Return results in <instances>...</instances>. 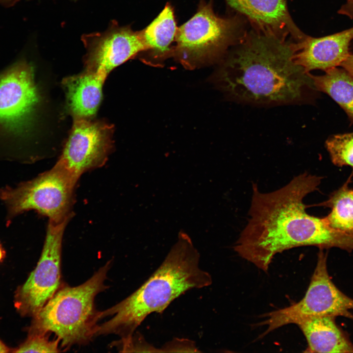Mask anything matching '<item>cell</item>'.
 Returning a JSON list of instances; mask_svg holds the SVG:
<instances>
[{
  "label": "cell",
  "instance_id": "cell-16",
  "mask_svg": "<svg viewBox=\"0 0 353 353\" xmlns=\"http://www.w3.org/2000/svg\"><path fill=\"white\" fill-rule=\"evenodd\" d=\"M174 8L167 3L154 20L142 30L146 50L141 53L153 62L173 56L177 30Z\"/></svg>",
  "mask_w": 353,
  "mask_h": 353
},
{
  "label": "cell",
  "instance_id": "cell-25",
  "mask_svg": "<svg viewBox=\"0 0 353 353\" xmlns=\"http://www.w3.org/2000/svg\"><path fill=\"white\" fill-rule=\"evenodd\" d=\"M10 349L7 347L0 339V353L10 352Z\"/></svg>",
  "mask_w": 353,
  "mask_h": 353
},
{
  "label": "cell",
  "instance_id": "cell-3",
  "mask_svg": "<svg viewBox=\"0 0 353 353\" xmlns=\"http://www.w3.org/2000/svg\"><path fill=\"white\" fill-rule=\"evenodd\" d=\"M200 254L191 240L181 236L157 270L135 291L110 308L101 311V319L112 317L98 325L96 336L133 335L146 317L162 313L176 298L189 290L212 283L211 275L199 266Z\"/></svg>",
  "mask_w": 353,
  "mask_h": 353
},
{
  "label": "cell",
  "instance_id": "cell-18",
  "mask_svg": "<svg viewBox=\"0 0 353 353\" xmlns=\"http://www.w3.org/2000/svg\"><path fill=\"white\" fill-rule=\"evenodd\" d=\"M351 177L321 205L331 209L323 218L326 223L333 229L353 236V188L349 185Z\"/></svg>",
  "mask_w": 353,
  "mask_h": 353
},
{
  "label": "cell",
  "instance_id": "cell-10",
  "mask_svg": "<svg viewBox=\"0 0 353 353\" xmlns=\"http://www.w3.org/2000/svg\"><path fill=\"white\" fill-rule=\"evenodd\" d=\"M85 69L106 76L115 68L146 50L142 31L120 25L115 20L102 32L84 34Z\"/></svg>",
  "mask_w": 353,
  "mask_h": 353
},
{
  "label": "cell",
  "instance_id": "cell-21",
  "mask_svg": "<svg viewBox=\"0 0 353 353\" xmlns=\"http://www.w3.org/2000/svg\"><path fill=\"white\" fill-rule=\"evenodd\" d=\"M112 346L117 347L121 352L162 353L160 348H156L150 344L139 333L134 332L130 336L121 338L113 342Z\"/></svg>",
  "mask_w": 353,
  "mask_h": 353
},
{
  "label": "cell",
  "instance_id": "cell-19",
  "mask_svg": "<svg viewBox=\"0 0 353 353\" xmlns=\"http://www.w3.org/2000/svg\"><path fill=\"white\" fill-rule=\"evenodd\" d=\"M326 147L334 165L353 168V132L330 136L326 141Z\"/></svg>",
  "mask_w": 353,
  "mask_h": 353
},
{
  "label": "cell",
  "instance_id": "cell-11",
  "mask_svg": "<svg viewBox=\"0 0 353 353\" xmlns=\"http://www.w3.org/2000/svg\"><path fill=\"white\" fill-rule=\"evenodd\" d=\"M228 5L250 21L254 28L280 39L299 42L307 35L295 25L286 0H226Z\"/></svg>",
  "mask_w": 353,
  "mask_h": 353
},
{
  "label": "cell",
  "instance_id": "cell-7",
  "mask_svg": "<svg viewBox=\"0 0 353 353\" xmlns=\"http://www.w3.org/2000/svg\"><path fill=\"white\" fill-rule=\"evenodd\" d=\"M69 220L58 223L49 222L37 266L15 293V306L23 316L35 315L61 286L62 240Z\"/></svg>",
  "mask_w": 353,
  "mask_h": 353
},
{
  "label": "cell",
  "instance_id": "cell-5",
  "mask_svg": "<svg viewBox=\"0 0 353 353\" xmlns=\"http://www.w3.org/2000/svg\"><path fill=\"white\" fill-rule=\"evenodd\" d=\"M244 24L239 15H217L212 0H200L195 14L177 28L172 56L190 69L221 62L246 33Z\"/></svg>",
  "mask_w": 353,
  "mask_h": 353
},
{
  "label": "cell",
  "instance_id": "cell-24",
  "mask_svg": "<svg viewBox=\"0 0 353 353\" xmlns=\"http://www.w3.org/2000/svg\"><path fill=\"white\" fill-rule=\"evenodd\" d=\"M340 66L346 70L353 77V54L350 53Z\"/></svg>",
  "mask_w": 353,
  "mask_h": 353
},
{
  "label": "cell",
  "instance_id": "cell-12",
  "mask_svg": "<svg viewBox=\"0 0 353 353\" xmlns=\"http://www.w3.org/2000/svg\"><path fill=\"white\" fill-rule=\"evenodd\" d=\"M31 66L21 62L0 79V122L15 124L38 101Z\"/></svg>",
  "mask_w": 353,
  "mask_h": 353
},
{
  "label": "cell",
  "instance_id": "cell-22",
  "mask_svg": "<svg viewBox=\"0 0 353 353\" xmlns=\"http://www.w3.org/2000/svg\"><path fill=\"white\" fill-rule=\"evenodd\" d=\"M160 349L162 353L200 352L193 341L178 338L166 343Z\"/></svg>",
  "mask_w": 353,
  "mask_h": 353
},
{
  "label": "cell",
  "instance_id": "cell-2",
  "mask_svg": "<svg viewBox=\"0 0 353 353\" xmlns=\"http://www.w3.org/2000/svg\"><path fill=\"white\" fill-rule=\"evenodd\" d=\"M295 43L255 28L221 61L220 86L232 99L273 106L306 102L315 90L310 73L294 59Z\"/></svg>",
  "mask_w": 353,
  "mask_h": 353
},
{
  "label": "cell",
  "instance_id": "cell-26",
  "mask_svg": "<svg viewBox=\"0 0 353 353\" xmlns=\"http://www.w3.org/2000/svg\"><path fill=\"white\" fill-rule=\"evenodd\" d=\"M17 0H0V4L6 6H11L15 4Z\"/></svg>",
  "mask_w": 353,
  "mask_h": 353
},
{
  "label": "cell",
  "instance_id": "cell-23",
  "mask_svg": "<svg viewBox=\"0 0 353 353\" xmlns=\"http://www.w3.org/2000/svg\"><path fill=\"white\" fill-rule=\"evenodd\" d=\"M338 13L345 15L350 19L353 18V0H347L339 10Z\"/></svg>",
  "mask_w": 353,
  "mask_h": 353
},
{
  "label": "cell",
  "instance_id": "cell-20",
  "mask_svg": "<svg viewBox=\"0 0 353 353\" xmlns=\"http://www.w3.org/2000/svg\"><path fill=\"white\" fill-rule=\"evenodd\" d=\"M58 338L50 340L48 334H28L27 339L14 353H58L60 352Z\"/></svg>",
  "mask_w": 353,
  "mask_h": 353
},
{
  "label": "cell",
  "instance_id": "cell-13",
  "mask_svg": "<svg viewBox=\"0 0 353 353\" xmlns=\"http://www.w3.org/2000/svg\"><path fill=\"white\" fill-rule=\"evenodd\" d=\"M353 39V27L321 37L307 35L295 43L294 59L307 73L316 69L326 71L340 66L349 55Z\"/></svg>",
  "mask_w": 353,
  "mask_h": 353
},
{
  "label": "cell",
  "instance_id": "cell-14",
  "mask_svg": "<svg viewBox=\"0 0 353 353\" xmlns=\"http://www.w3.org/2000/svg\"><path fill=\"white\" fill-rule=\"evenodd\" d=\"M106 76L102 73L85 69L80 74L63 79L68 106L74 118L90 119L96 114Z\"/></svg>",
  "mask_w": 353,
  "mask_h": 353
},
{
  "label": "cell",
  "instance_id": "cell-17",
  "mask_svg": "<svg viewBox=\"0 0 353 353\" xmlns=\"http://www.w3.org/2000/svg\"><path fill=\"white\" fill-rule=\"evenodd\" d=\"M316 90L329 95L345 111L353 124V77L344 69L334 67L322 76L310 74Z\"/></svg>",
  "mask_w": 353,
  "mask_h": 353
},
{
  "label": "cell",
  "instance_id": "cell-9",
  "mask_svg": "<svg viewBox=\"0 0 353 353\" xmlns=\"http://www.w3.org/2000/svg\"><path fill=\"white\" fill-rule=\"evenodd\" d=\"M113 126L90 119L75 118L57 163L78 180L84 173L102 166L112 148Z\"/></svg>",
  "mask_w": 353,
  "mask_h": 353
},
{
  "label": "cell",
  "instance_id": "cell-4",
  "mask_svg": "<svg viewBox=\"0 0 353 353\" xmlns=\"http://www.w3.org/2000/svg\"><path fill=\"white\" fill-rule=\"evenodd\" d=\"M109 261L88 280L75 287L61 286L33 318L30 334L54 333L65 349L84 345L96 336L101 311L95 306L96 296L106 290Z\"/></svg>",
  "mask_w": 353,
  "mask_h": 353
},
{
  "label": "cell",
  "instance_id": "cell-1",
  "mask_svg": "<svg viewBox=\"0 0 353 353\" xmlns=\"http://www.w3.org/2000/svg\"><path fill=\"white\" fill-rule=\"evenodd\" d=\"M322 177L304 173L275 191L261 193L252 185L248 224L234 246L239 256L267 272L274 256L285 250L314 246L353 252V236L309 215L304 197L318 189Z\"/></svg>",
  "mask_w": 353,
  "mask_h": 353
},
{
  "label": "cell",
  "instance_id": "cell-8",
  "mask_svg": "<svg viewBox=\"0 0 353 353\" xmlns=\"http://www.w3.org/2000/svg\"><path fill=\"white\" fill-rule=\"evenodd\" d=\"M353 299L341 292L328 275L327 253L320 249L316 267L304 297L298 303L277 310L276 317L282 326L296 324L311 316H342L353 320Z\"/></svg>",
  "mask_w": 353,
  "mask_h": 353
},
{
  "label": "cell",
  "instance_id": "cell-27",
  "mask_svg": "<svg viewBox=\"0 0 353 353\" xmlns=\"http://www.w3.org/2000/svg\"><path fill=\"white\" fill-rule=\"evenodd\" d=\"M5 255V252L1 246L0 245V262L3 259Z\"/></svg>",
  "mask_w": 353,
  "mask_h": 353
},
{
  "label": "cell",
  "instance_id": "cell-6",
  "mask_svg": "<svg viewBox=\"0 0 353 353\" xmlns=\"http://www.w3.org/2000/svg\"><path fill=\"white\" fill-rule=\"evenodd\" d=\"M77 180L58 163L34 179L15 187L0 190V199L5 204L9 216L13 217L34 210L61 223L69 219Z\"/></svg>",
  "mask_w": 353,
  "mask_h": 353
},
{
  "label": "cell",
  "instance_id": "cell-15",
  "mask_svg": "<svg viewBox=\"0 0 353 353\" xmlns=\"http://www.w3.org/2000/svg\"><path fill=\"white\" fill-rule=\"evenodd\" d=\"M330 316H315L303 319L296 325L308 343L306 352L353 353V343Z\"/></svg>",
  "mask_w": 353,
  "mask_h": 353
}]
</instances>
